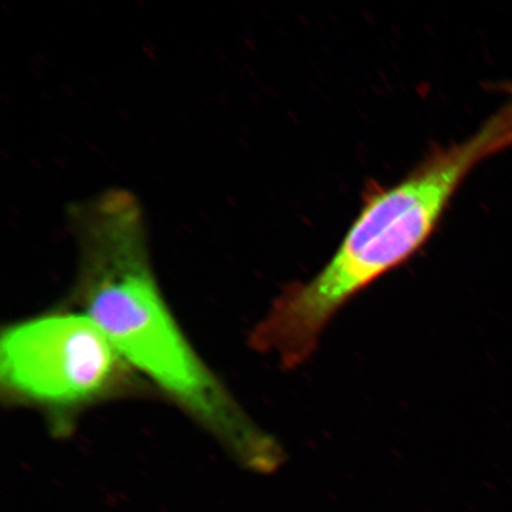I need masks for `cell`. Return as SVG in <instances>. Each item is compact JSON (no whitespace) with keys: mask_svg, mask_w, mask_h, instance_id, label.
Wrapping results in <instances>:
<instances>
[{"mask_svg":"<svg viewBox=\"0 0 512 512\" xmlns=\"http://www.w3.org/2000/svg\"><path fill=\"white\" fill-rule=\"evenodd\" d=\"M512 145V101L463 143L432 153L411 174L364 204L341 246L322 271L288 286L275 300L254 337L287 369L316 350L339 309L395 270L431 238L458 188L483 160Z\"/></svg>","mask_w":512,"mask_h":512,"instance_id":"2","label":"cell"},{"mask_svg":"<svg viewBox=\"0 0 512 512\" xmlns=\"http://www.w3.org/2000/svg\"><path fill=\"white\" fill-rule=\"evenodd\" d=\"M86 316L125 361L206 427L247 469L272 472L283 448L255 425L192 349L160 293L142 203L108 188L68 204Z\"/></svg>","mask_w":512,"mask_h":512,"instance_id":"1","label":"cell"},{"mask_svg":"<svg viewBox=\"0 0 512 512\" xmlns=\"http://www.w3.org/2000/svg\"><path fill=\"white\" fill-rule=\"evenodd\" d=\"M124 358L86 315L60 313L9 326L0 339V380L10 398L67 413L112 393Z\"/></svg>","mask_w":512,"mask_h":512,"instance_id":"3","label":"cell"}]
</instances>
